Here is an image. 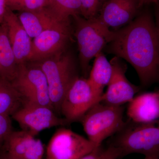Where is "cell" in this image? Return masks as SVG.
Masks as SVG:
<instances>
[{"label":"cell","mask_w":159,"mask_h":159,"mask_svg":"<svg viewBox=\"0 0 159 159\" xmlns=\"http://www.w3.org/2000/svg\"><path fill=\"white\" fill-rule=\"evenodd\" d=\"M159 35L149 12L138 15L133 20L114 31L109 50L134 67L141 84L147 86L158 78Z\"/></svg>","instance_id":"cell-1"},{"label":"cell","mask_w":159,"mask_h":159,"mask_svg":"<svg viewBox=\"0 0 159 159\" xmlns=\"http://www.w3.org/2000/svg\"><path fill=\"white\" fill-rule=\"evenodd\" d=\"M115 134L110 146L117 151L119 157L131 153L159 156V120L137 123L129 120Z\"/></svg>","instance_id":"cell-2"},{"label":"cell","mask_w":159,"mask_h":159,"mask_svg":"<svg viewBox=\"0 0 159 159\" xmlns=\"http://www.w3.org/2000/svg\"><path fill=\"white\" fill-rule=\"evenodd\" d=\"M32 63L39 67L44 74L52 108L57 115L61 116L63 99L72 83L78 77L72 55L64 50Z\"/></svg>","instance_id":"cell-3"},{"label":"cell","mask_w":159,"mask_h":159,"mask_svg":"<svg viewBox=\"0 0 159 159\" xmlns=\"http://www.w3.org/2000/svg\"><path fill=\"white\" fill-rule=\"evenodd\" d=\"M73 17L75 21V35L78 44L80 66L83 73L86 76L90 61L112 40L114 31H111L97 17L89 20L81 16Z\"/></svg>","instance_id":"cell-4"},{"label":"cell","mask_w":159,"mask_h":159,"mask_svg":"<svg viewBox=\"0 0 159 159\" xmlns=\"http://www.w3.org/2000/svg\"><path fill=\"white\" fill-rule=\"evenodd\" d=\"M122 106L107 105L101 102L93 105L80 120L88 139L96 147L125 125Z\"/></svg>","instance_id":"cell-5"},{"label":"cell","mask_w":159,"mask_h":159,"mask_svg":"<svg viewBox=\"0 0 159 159\" xmlns=\"http://www.w3.org/2000/svg\"><path fill=\"white\" fill-rule=\"evenodd\" d=\"M11 82L20 94L22 103L30 102L53 109L47 79L36 65L29 62L18 65L16 76Z\"/></svg>","instance_id":"cell-6"},{"label":"cell","mask_w":159,"mask_h":159,"mask_svg":"<svg viewBox=\"0 0 159 159\" xmlns=\"http://www.w3.org/2000/svg\"><path fill=\"white\" fill-rule=\"evenodd\" d=\"M11 116L22 130L35 136L45 129L70 124L51 107L30 102H23Z\"/></svg>","instance_id":"cell-7"},{"label":"cell","mask_w":159,"mask_h":159,"mask_svg":"<svg viewBox=\"0 0 159 159\" xmlns=\"http://www.w3.org/2000/svg\"><path fill=\"white\" fill-rule=\"evenodd\" d=\"M96 147L88 139L61 127L57 129L49 142L46 159H78L90 153Z\"/></svg>","instance_id":"cell-8"},{"label":"cell","mask_w":159,"mask_h":159,"mask_svg":"<svg viewBox=\"0 0 159 159\" xmlns=\"http://www.w3.org/2000/svg\"><path fill=\"white\" fill-rule=\"evenodd\" d=\"M99 99L94 95L88 79L77 77L67 92L60 107V115L70 123L80 121Z\"/></svg>","instance_id":"cell-9"},{"label":"cell","mask_w":159,"mask_h":159,"mask_svg":"<svg viewBox=\"0 0 159 159\" xmlns=\"http://www.w3.org/2000/svg\"><path fill=\"white\" fill-rule=\"evenodd\" d=\"M70 34V23L58 24L43 31L32 41L28 62L39 61L64 51Z\"/></svg>","instance_id":"cell-10"},{"label":"cell","mask_w":159,"mask_h":159,"mask_svg":"<svg viewBox=\"0 0 159 159\" xmlns=\"http://www.w3.org/2000/svg\"><path fill=\"white\" fill-rule=\"evenodd\" d=\"M112 73L107 89L103 93L99 102L107 105L122 106L130 102L140 88L132 84L125 77L126 66L119 57H115L111 60Z\"/></svg>","instance_id":"cell-11"},{"label":"cell","mask_w":159,"mask_h":159,"mask_svg":"<svg viewBox=\"0 0 159 159\" xmlns=\"http://www.w3.org/2000/svg\"><path fill=\"white\" fill-rule=\"evenodd\" d=\"M141 8L139 0H107L97 18L109 29L121 28L133 20Z\"/></svg>","instance_id":"cell-12"},{"label":"cell","mask_w":159,"mask_h":159,"mask_svg":"<svg viewBox=\"0 0 159 159\" xmlns=\"http://www.w3.org/2000/svg\"><path fill=\"white\" fill-rule=\"evenodd\" d=\"M26 131H13L4 145L6 152L16 159H43L44 146L40 139Z\"/></svg>","instance_id":"cell-13"},{"label":"cell","mask_w":159,"mask_h":159,"mask_svg":"<svg viewBox=\"0 0 159 159\" xmlns=\"http://www.w3.org/2000/svg\"><path fill=\"white\" fill-rule=\"evenodd\" d=\"M18 65L29 61L32 41L23 28L17 15L7 8L4 22Z\"/></svg>","instance_id":"cell-14"},{"label":"cell","mask_w":159,"mask_h":159,"mask_svg":"<svg viewBox=\"0 0 159 159\" xmlns=\"http://www.w3.org/2000/svg\"><path fill=\"white\" fill-rule=\"evenodd\" d=\"M127 115L129 120L137 123H149L158 120L159 92L144 93L128 102Z\"/></svg>","instance_id":"cell-15"},{"label":"cell","mask_w":159,"mask_h":159,"mask_svg":"<svg viewBox=\"0 0 159 159\" xmlns=\"http://www.w3.org/2000/svg\"><path fill=\"white\" fill-rule=\"evenodd\" d=\"M17 15L23 28L31 39L37 37L43 31L58 24L70 23L54 19L43 9L37 11H20Z\"/></svg>","instance_id":"cell-16"},{"label":"cell","mask_w":159,"mask_h":159,"mask_svg":"<svg viewBox=\"0 0 159 159\" xmlns=\"http://www.w3.org/2000/svg\"><path fill=\"white\" fill-rule=\"evenodd\" d=\"M112 73L110 62L102 52L95 57L93 65L91 70L89 77L88 78L93 93L98 99L103 93V89L108 85Z\"/></svg>","instance_id":"cell-17"},{"label":"cell","mask_w":159,"mask_h":159,"mask_svg":"<svg viewBox=\"0 0 159 159\" xmlns=\"http://www.w3.org/2000/svg\"><path fill=\"white\" fill-rule=\"evenodd\" d=\"M18 65L6 26L0 25V77L11 82L16 76Z\"/></svg>","instance_id":"cell-18"},{"label":"cell","mask_w":159,"mask_h":159,"mask_svg":"<svg viewBox=\"0 0 159 159\" xmlns=\"http://www.w3.org/2000/svg\"><path fill=\"white\" fill-rule=\"evenodd\" d=\"M43 9L60 21L70 22L71 16L81 15L80 0H48Z\"/></svg>","instance_id":"cell-19"},{"label":"cell","mask_w":159,"mask_h":159,"mask_svg":"<svg viewBox=\"0 0 159 159\" xmlns=\"http://www.w3.org/2000/svg\"><path fill=\"white\" fill-rule=\"evenodd\" d=\"M22 104L21 97L11 83L0 77V115L10 116Z\"/></svg>","instance_id":"cell-20"},{"label":"cell","mask_w":159,"mask_h":159,"mask_svg":"<svg viewBox=\"0 0 159 159\" xmlns=\"http://www.w3.org/2000/svg\"><path fill=\"white\" fill-rule=\"evenodd\" d=\"M48 0H6V4L11 11H37L42 9Z\"/></svg>","instance_id":"cell-21"},{"label":"cell","mask_w":159,"mask_h":159,"mask_svg":"<svg viewBox=\"0 0 159 159\" xmlns=\"http://www.w3.org/2000/svg\"><path fill=\"white\" fill-rule=\"evenodd\" d=\"M107 0H80L81 16L89 20L98 17Z\"/></svg>","instance_id":"cell-22"},{"label":"cell","mask_w":159,"mask_h":159,"mask_svg":"<svg viewBox=\"0 0 159 159\" xmlns=\"http://www.w3.org/2000/svg\"><path fill=\"white\" fill-rule=\"evenodd\" d=\"M12 131L10 116L0 115V148Z\"/></svg>","instance_id":"cell-23"},{"label":"cell","mask_w":159,"mask_h":159,"mask_svg":"<svg viewBox=\"0 0 159 159\" xmlns=\"http://www.w3.org/2000/svg\"><path fill=\"white\" fill-rule=\"evenodd\" d=\"M78 159H109L108 154L101 145L96 147L90 153Z\"/></svg>","instance_id":"cell-24"},{"label":"cell","mask_w":159,"mask_h":159,"mask_svg":"<svg viewBox=\"0 0 159 159\" xmlns=\"http://www.w3.org/2000/svg\"><path fill=\"white\" fill-rule=\"evenodd\" d=\"M7 8L8 6L6 4V0H0V25L4 22Z\"/></svg>","instance_id":"cell-25"},{"label":"cell","mask_w":159,"mask_h":159,"mask_svg":"<svg viewBox=\"0 0 159 159\" xmlns=\"http://www.w3.org/2000/svg\"><path fill=\"white\" fill-rule=\"evenodd\" d=\"M139 2L140 6L142 7L144 5H148L151 3L157 4L159 0H139Z\"/></svg>","instance_id":"cell-26"},{"label":"cell","mask_w":159,"mask_h":159,"mask_svg":"<svg viewBox=\"0 0 159 159\" xmlns=\"http://www.w3.org/2000/svg\"><path fill=\"white\" fill-rule=\"evenodd\" d=\"M143 159H159V156H146Z\"/></svg>","instance_id":"cell-27"},{"label":"cell","mask_w":159,"mask_h":159,"mask_svg":"<svg viewBox=\"0 0 159 159\" xmlns=\"http://www.w3.org/2000/svg\"><path fill=\"white\" fill-rule=\"evenodd\" d=\"M2 159H16L12 157H11L10 156H9V154H8L7 153H6L5 154V155H4V156L2 157Z\"/></svg>","instance_id":"cell-28"}]
</instances>
